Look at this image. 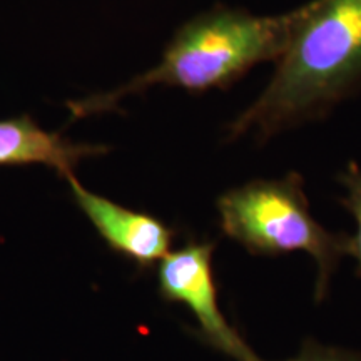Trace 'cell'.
<instances>
[{
  "instance_id": "277c9868",
  "label": "cell",
  "mask_w": 361,
  "mask_h": 361,
  "mask_svg": "<svg viewBox=\"0 0 361 361\" xmlns=\"http://www.w3.org/2000/svg\"><path fill=\"white\" fill-rule=\"evenodd\" d=\"M211 241H189L168 252L157 269L159 295L169 303H183L192 311L197 335L207 346L236 361H263L234 329L218 305Z\"/></svg>"
},
{
  "instance_id": "7a4b0ae2",
  "label": "cell",
  "mask_w": 361,
  "mask_h": 361,
  "mask_svg": "<svg viewBox=\"0 0 361 361\" xmlns=\"http://www.w3.org/2000/svg\"><path fill=\"white\" fill-rule=\"evenodd\" d=\"M361 84V0H311L269 84L228 129L261 141L314 119Z\"/></svg>"
},
{
  "instance_id": "8992f818",
  "label": "cell",
  "mask_w": 361,
  "mask_h": 361,
  "mask_svg": "<svg viewBox=\"0 0 361 361\" xmlns=\"http://www.w3.org/2000/svg\"><path fill=\"white\" fill-rule=\"evenodd\" d=\"M106 151L99 144L72 142L61 134L49 133L29 116L0 121V166L42 164L67 179L74 176L80 161Z\"/></svg>"
},
{
  "instance_id": "ba28073f",
  "label": "cell",
  "mask_w": 361,
  "mask_h": 361,
  "mask_svg": "<svg viewBox=\"0 0 361 361\" xmlns=\"http://www.w3.org/2000/svg\"><path fill=\"white\" fill-rule=\"evenodd\" d=\"M288 361H361V355L346 350L328 348V346H322L313 340H308L300 355Z\"/></svg>"
},
{
  "instance_id": "3957f363",
  "label": "cell",
  "mask_w": 361,
  "mask_h": 361,
  "mask_svg": "<svg viewBox=\"0 0 361 361\" xmlns=\"http://www.w3.org/2000/svg\"><path fill=\"white\" fill-rule=\"evenodd\" d=\"M221 231L252 256L293 251L311 255L318 266L314 298L322 303L329 279L346 255V234H335L313 218L303 179L290 173L281 179H256L218 197Z\"/></svg>"
},
{
  "instance_id": "6da1fadb",
  "label": "cell",
  "mask_w": 361,
  "mask_h": 361,
  "mask_svg": "<svg viewBox=\"0 0 361 361\" xmlns=\"http://www.w3.org/2000/svg\"><path fill=\"white\" fill-rule=\"evenodd\" d=\"M311 2L278 16L216 7L188 20L154 67L109 92L67 102L74 119L112 111L126 97L166 85L188 92L226 89L252 67L279 61L310 13Z\"/></svg>"
},
{
  "instance_id": "52a82bcc",
  "label": "cell",
  "mask_w": 361,
  "mask_h": 361,
  "mask_svg": "<svg viewBox=\"0 0 361 361\" xmlns=\"http://www.w3.org/2000/svg\"><path fill=\"white\" fill-rule=\"evenodd\" d=\"M340 183L346 189V196L341 200V204L353 214L356 221V234L346 239V255L358 261V276H361V169L355 162H351L345 173H341Z\"/></svg>"
},
{
  "instance_id": "5b68a950",
  "label": "cell",
  "mask_w": 361,
  "mask_h": 361,
  "mask_svg": "<svg viewBox=\"0 0 361 361\" xmlns=\"http://www.w3.org/2000/svg\"><path fill=\"white\" fill-rule=\"evenodd\" d=\"M75 204L87 216L104 241L119 255L134 261L139 269L152 268L169 252L174 231L161 219L147 213L129 209L107 197L85 189L69 176Z\"/></svg>"
}]
</instances>
